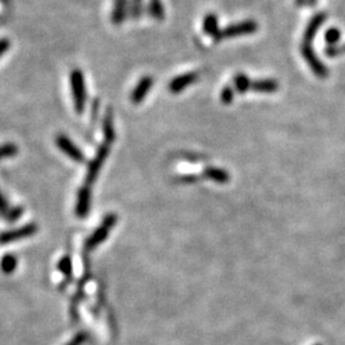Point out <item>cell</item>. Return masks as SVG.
<instances>
[{"instance_id":"cell-14","label":"cell","mask_w":345,"mask_h":345,"mask_svg":"<svg viewBox=\"0 0 345 345\" xmlns=\"http://www.w3.org/2000/svg\"><path fill=\"white\" fill-rule=\"evenodd\" d=\"M204 177L207 179L213 180V182L219 183V184H227L230 180V177L227 171L224 170V169L214 168V166L204 169Z\"/></svg>"},{"instance_id":"cell-5","label":"cell","mask_w":345,"mask_h":345,"mask_svg":"<svg viewBox=\"0 0 345 345\" xmlns=\"http://www.w3.org/2000/svg\"><path fill=\"white\" fill-rule=\"evenodd\" d=\"M109 151H110V147L108 144H104L100 146V149L97 150L96 156L94 158V160L90 163L89 170H87V174H86V184L90 185L96 180L97 175L100 173V169L104 165L105 160L108 159Z\"/></svg>"},{"instance_id":"cell-8","label":"cell","mask_w":345,"mask_h":345,"mask_svg":"<svg viewBox=\"0 0 345 345\" xmlns=\"http://www.w3.org/2000/svg\"><path fill=\"white\" fill-rule=\"evenodd\" d=\"M197 73L191 72L185 73V75L178 76V77L173 78L169 83V91L171 94H179V92L184 91L187 87H189L191 85H193L197 81Z\"/></svg>"},{"instance_id":"cell-24","label":"cell","mask_w":345,"mask_h":345,"mask_svg":"<svg viewBox=\"0 0 345 345\" xmlns=\"http://www.w3.org/2000/svg\"><path fill=\"white\" fill-rule=\"evenodd\" d=\"M325 40L327 41V44L330 45L336 44L340 40L339 30H336V28H330V30L325 33Z\"/></svg>"},{"instance_id":"cell-21","label":"cell","mask_w":345,"mask_h":345,"mask_svg":"<svg viewBox=\"0 0 345 345\" xmlns=\"http://www.w3.org/2000/svg\"><path fill=\"white\" fill-rule=\"evenodd\" d=\"M17 152H18V150H17L16 145H13V144L3 145V146H0V160H3V159H7V158H11V156H14Z\"/></svg>"},{"instance_id":"cell-11","label":"cell","mask_w":345,"mask_h":345,"mask_svg":"<svg viewBox=\"0 0 345 345\" xmlns=\"http://www.w3.org/2000/svg\"><path fill=\"white\" fill-rule=\"evenodd\" d=\"M129 16V4L128 0H114V8L111 13V21L114 25H122Z\"/></svg>"},{"instance_id":"cell-13","label":"cell","mask_w":345,"mask_h":345,"mask_svg":"<svg viewBox=\"0 0 345 345\" xmlns=\"http://www.w3.org/2000/svg\"><path fill=\"white\" fill-rule=\"evenodd\" d=\"M202 30L206 33L207 36L214 37L216 36L220 31L219 28V20L218 16L215 13H207L206 17L203 18V23H202Z\"/></svg>"},{"instance_id":"cell-12","label":"cell","mask_w":345,"mask_h":345,"mask_svg":"<svg viewBox=\"0 0 345 345\" xmlns=\"http://www.w3.org/2000/svg\"><path fill=\"white\" fill-rule=\"evenodd\" d=\"M251 90L261 94H273L279 90V83L275 80H258L252 81Z\"/></svg>"},{"instance_id":"cell-10","label":"cell","mask_w":345,"mask_h":345,"mask_svg":"<svg viewBox=\"0 0 345 345\" xmlns=\"http://www.w3.org/2000/svg\"><path fill=\"white\" fill-rule=\"evenodd\" d=\"M152 85H154V80H152L151 76H145L141 78V81L137 83V86L134 87L132 92V101L134 104H140L145 100L146 95L149 94L150 90H151Z\"/></svg>"},{"instance_id":"cell-15","label":"cell","mask_w":345,"mask_h":345,"mask_svg":"<svg viewBox=\"0 0 345 345\" xmlns=\"http://www.w3.org/2000/svg\"><path fill=\"white\" fill-rule=\"evenodd\" d=\"M147 12H149L150 17L156 21H163L165 18V9H164L161 0H149Z\"/></svg>"},{"instance_id":"cell-26","label":"cell","mask_w":345,"mask_h":345,"mask_svg":"<svg viewBox=\"0 0 345 345\" xmlns=\"http://www.w3.org/2000/svg\"><path fill=\"white\" fill-rule=\"evenodd\" d=\"M8 211H9L8 203H7L6 198H4V196L2 194V192H0V215L6 216Z\"/></svg>"},{"instance_id":"cell-1","label":"cell","mask_w":345,"mask_h":345,"mask_svg":"<svg viewBox=\"0 0 345 345\" xmlns=\"http://www.w3.org/2000/svg\"><path fill=\"white\" fill-rule=\"evenodd\" d=\"M326 20L325 13H317L312 20L309 21L308 26L306 27L303 35V41L301 45V53L303 55L304 60L308 63L309 68L312 69L313 73L317 76L318 78H325L327 76V69L323 65L322 61L316 56V53L313 51V40H315L316 33H317L320 26H322V23Z\"/></svg>"},{"instance_id":"cell-9","label":"cell","mask_w":345,"mask_h":345,"mask_svg":"<svg viewBox=\"0 0 345 345\" xmlns=\"http://www.w3.org/2000/svg\"><path fill=\"white\" fill-rule=\"evenodd\" d=\"M90 206H91V192H90L89 185H85L78 192L77 206H76V214L80 218H85L89 215Z\"/></svg>"},{"instance_id":"cell-6","label":"cell","mask_w":345,"mask_h":345,"mask_svg":"<svg viewBox=\"0 0 345 345\" xmlns=\"http://www.w3.org/2000/svg\"><path fill=\"white\" fill-rule=\"evenodd\" d=\"M37 232V227L35 224H27L25 227H21L16 230H9L0 234V244H9L17 240L28 238Z\"/></svg>"},{"instance_id":"cell-25","label":"cell","mask_w":345,"mask_h":345,"mask_svg":"<svg viewBox=\"0 0 345 345\" xmlns=\"http://www.w3.org/2000/svg\"><path fill=\"white\" fill-rule=\"evenodd\" d=\"M86 337H87V335L82 331V332H80V334L76 335V336H73L72 340L66 342L65 345H82L83 342L86 341Z\"/></svg>"},{"instance_id":"cell-27","label":"cell","mask_w":345,"mask_h":345,"mask_svg":"<svg viewBox=\"0 0 345 345\" xmlns=\"http://www.w3.org/2000/svg\"><path fill=\"white\" fill-rule=\"evenodd\" d=\"M316 2H317V0H308V2H307V6L313 7L316 4Z\"/></svg>"},{"instance_id":"cell-28","label":"cell","mask_w":345,"mask_h":345,"mask_svg":"<svg viewBox=\"0 0 345 345\" xmlns=\"http://www.w3.org/2000/svg\"><path fill=\"white\" fill-rule=\"evenodd\" d=\"M316 345H320V344H316Z\"/></svg>"},{"instance_id":"cell-23","label":"cell","mask_w":345,"mask_h":345,"mask_svg":"<svg viewBox=\"0 0 345 345\" xmlns=\"http://www.w3.org/2000/svg\"><path fill=\"white\" fill-rule=\"evenodd\" d=\"M22 207H14V209H9V211L7 213V215L4 216V218H6L9 223H14V221H17L21 216H22Z\"/></svg>"},{"instance_id":"cell-4","label":"cell","mask_w":345,"mask_h":345,"mask_svg":"<svg viewBox=\"0 0 345 345\" xmlns=\"http://www.w3.org/2000/svg\"><path fill=\"white\" fill-rule=\"evenodd\" d=\"M71 86H72L73 101H75V109L78 114H81L85 109L86 102V89L85 80L81 71L76 69L71 75Z\"/></svg>"},{"instance_id":"cell-20","label":"cell","mask_w":345,"mask_h":345,"mask_svg":"<svg viewBox=\"0 0 345 345\" xmlns=\"http://www.w3.org/2000/svg\"><path fill=\"white\" fill-rule=\"evenodd\" d=\"M59 270H60V272L63 273L65 278H71V275H72V261H71V257L69 256H64L63 258H61L60 261H59V265H58Z\"/></svg>"},{"instance_id":"cell-2","label":"cell","mask_w":345,"mask_h":345,"mask_svg":"<svg viewBox=\"0 0 345 345\" xmlns=\"http://www.w3.org/2000/svg\"><path fill=\"white\" fill-rule=\"evenodd\" d=\"M258 30V25L256 21L253 20H246L240 21V22L232 23V25L227 26L225 28L219 31V33L214 37V41L219 42L223 41L225 39H234V37L246 36V35H252Z\"/></svg>"},{"instance_id":"cell-22","label":"cell","mask_w":345,"mask_h":345,"mask_svg":"<svg viewBox=\"0 0 345 345\" xmlns=\"http://www.w3.org/2000/svg\"><path fill=\"white\" fill-rule=\"evenodd\" d=\"M220 99H221V102H223V104H225V105H229V104H232L233 99H234V90H233L230 86H225V87L221 90Z\"/></svg>"},{"instance_id":"cell-3","label":"cell","mask_w":345,"mask_h":345,"mask_svg":"<svg viewBox=\"0 0 345 345\" xmlns=\"http://www.w3.org/2000/svg\"><path fill=\"white\" fill-rule=\"evenodd\" d=\"M115 224L116 216L114 215V214H109L108 216H105V219H104V221L101 223V225H100V227L95 230L94 234L87 239V242H86V248L91 251V249L100 246V244L108 238V235L110 234V230L113 229V227Z\"/></svg>"},{"instance_id":"cell-16","label":"cell","mask_w":345,"mask_h":345,"mask_svg":"<svg viewBox=\"0 0 345 345\" xmlns=\"http://www.w3.org/2000/svg\"><path fill=\"white\" fill-rule=\"evenodd\" d=\"M104 135H105V144L110 145L111 142L114 141L115 138V130H114V125H113V114H111V110L106 111L105 119H104Z\"/></svg>"},{"instance_id":"cell-18","label":"cell","mask_w":345,"mask_h":345,"mask_svg":"<svg viewBox=\"0 0 345 345\" xmlns=\"http://www.w3.org/2000/svg\"><path fill=\"white\" fill-rule=\"evenodd\" d=\"M251 83L252 81L244 73H238L234 77V87L239 94H244L251 90Z\"/></svg>"},{"instance_id":"cell-7","label":"cell","mask_w":345,"mask_h":345,"mask_svg":"<svg viewBox=\"0 0 345 345\" xmlns=\"http://www.w3.org/2000/svg\"><path fill=\"white\" fill-rule=\"evenodd\" d=\"M55 142L56 145H58L59 149H60V151H63L64 154H65L66 156H69L73 161H77V163H83V161H85V156H83V154L81 152V150L78 149L66 135H58Z\"/></svg>"},{"instance_id":"cell-19","label":"cell","mask_w":345,"mask_h":345,"mask_svg":"<svg viewBox=\"0 0 345 345\" xmlns=\"http://www.w3.org/2000/svg\"><path fill=\"white\" fill-rule=\"evenodd\" d=\"M144 13V4L142 0H130L129 3V17L133 20H140Z\"/></svg>"},{"instance_id":"cell-17","label":"cell","mask_w":345,"mask_h":345,"mask_svg":"<svg viewBox=\"0 0 345 345\" xmlns=\"http://www.w3.org/2000/svg\"><path fill=\"white\" fill-rule=\"evenodd\" d=\"M17 265H18V261H17L16 256H13V254H6V256H3L2 261H0V270L3 271V273L9 275V273H12L16 270Z\"/></svg>"}]
</instances>
